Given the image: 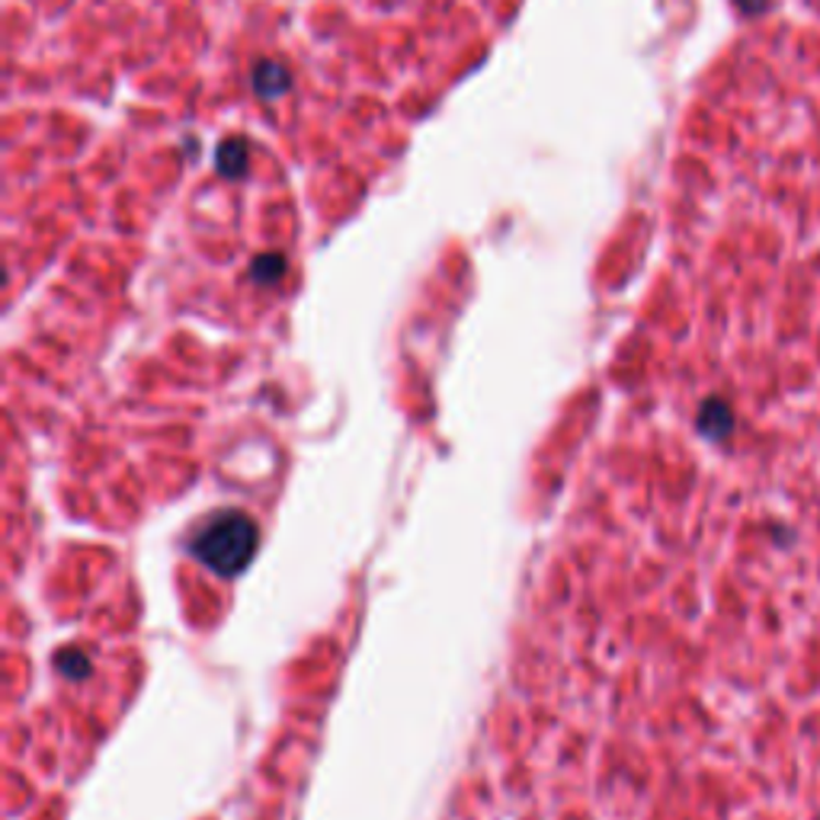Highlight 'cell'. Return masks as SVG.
Masks as SVG:
<instances>
[{"instance_id":"6da1fadb","label":"cell","mask_w":820,"mask_h":820,"mask_svg":"<svg viewBox=\"0 0 820 820\" xmlns=\"http://www.w3.org/2000/svg\"><path fill=\"white\" fill-rule=\"evenodd\" d=\"M260 545V533L248 513L241 510H218L189 538V551L199 565L221 577H234L253 561Z\"/></svg>"}]
</instances>
